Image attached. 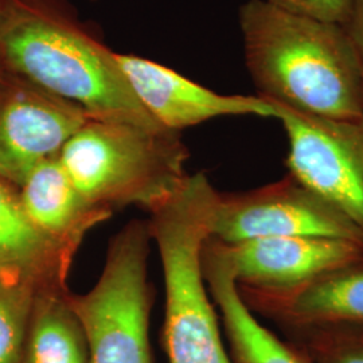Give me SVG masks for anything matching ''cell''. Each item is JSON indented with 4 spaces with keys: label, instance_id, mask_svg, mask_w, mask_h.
Wrapping results in <instances>:
<instances>
[{
    "label": "cell",
    "instance_id": "cell-15",
    "mask_svg": "<svg viewBox=\"0 0 363 363\" xmlns=\"http://www.w3.org/2000/svg\"><path fill=\"white\" fill-rule=\"evenodd\" d=\"M69 294V288L37 294L22 363H91L88 335Z\"/></svg>",
    "mask_w": 363,
    "mask_h": 363
},
{
    "label": "cell",
    "instance_id": "cell-10",
    "mask_svg": "<svg viewBox=\"0 0 363 363\" xmlns=\"http://www.w3.org/2000/svg\"><path fill=\"white\" fill-rule=\"evenodd\" d=\"M238 291L250 311L283 333L331 325L363 327V257L292 286H238Z\"/></svg>",
    "mask_w": 363,
    "mask_h": 363
},
{
    "label": "cell",
    "instance_id": "cell-16",
    "mask_svg": "<svg viewBox=\"0 0 363 363\" xmlns=\"http://www.w3.org/2000/svg\"><path fill=\"white\" fill-rule=\"evenodd\" d=\"M284 335L315 363H363V327H313Z\"/></svg>",
    "mask_w": 363,
    "mask_h": 363
},
{
    "label": "cell",
    "instance_id": "cell-14",
    "mask_svg": "<svg viewBox=\"0 0 363 363\" xmlns=\"http://www.w3.org/2000/svg\"><path fill=\"white\" fill-rule=\"evenodd\" d=\"M19 196L27 216L42 232L77 244L113 214L85 198L58 156L45 160L28 174L19 187Z\"/></svg>",
    "mask_w": 363,
    "mask_h": 363
},
{
    "label": "cell",
    "instance_id": "cell-19",
    "mask_svg": "<svg viewBox=\"0 0 363 363\" xmlns=\"http://www.w3.org/2000/svg\"><path fill=\"white\" fill-rule=\"evenodd\" d=\"M345 27L350 34L363 77V0H355L350 21Z\"/></svg>",
    "mask_w": 363,
    "mask_h": 363
},
{
    "label": "cell",
    "instance_id": "cell-6",
    "mask_svg": "<svg viewBox=\"0 0 363 363\" xmlns=\"http://www.w3.org/2000/svg\"><path fill=\"white\" fill-rule=\"evenodd\" d=\"M327 237L359 242L362 234L337 208L296 177L241 193H220L210 237L235 244L267 237Z\"/></svg>",
    "mask_w": 363,
    "mask_h": 363
},
{
    "label": "cell",
    "instance_id": "cell-12",
    "mask_svg": "<svg viewBox=\"0 0 363 363\" xmlns=\"http://www.w3.org/2000/svg\"><path fill=\"white\" fill-rule=\"evenodd\" d=\"M81 244L54 238L30 220L19 189L0 178V281L66 289Z\"/></svg>",
    "mask_w": 363,
    "mask_h": 363
},
{
    "label": "cell",
    "instance_id": "cell-3",
    "mask_svg": "<svg viewBox=\"0 0 363 363\" xmlns=\"http://www.w3.org/2000/svg\"><path fill=\"white\" fill-rule=\"evenodd\" d=\"M217 195L203 172L189 174L175 194L150 211L148 226L164 276L169 363H233L201 262Z\"/></svg>",
    "mask_w": 363,
    "mask_h": 363
},
{
    "label": "cell",
    "instance_id": "cell-4",
    "mask_svg": "<svg viewBox=\"0 0 363 363\" xmlns=\"http://www.w3.org/2000/svg\"><path fill=\"white\" fill-rule=\"evenodd\" d=\"M181 133L89 118L60 152L70 179L99 208L136 206L148 213L187 178Z\"/></svg>",
    "mask_w": 363,
    "mask_h": 363
},
{
    "label": "cell",
    "instance_id": "cell-11",
    "mask_svg": "<svg viewBox=\"0 0 363 363\" xmlns=\"http://www.w3.org/2000/svg\"><path fill=\"white\" fill-rule=\"evenodd\" d=\"M211 240L228 261L237 286L250 288L292 286L363 257L362 244L327 237H267L235 244Z\"/></svg>",
    "mask_w": 363,
    "mask_h": 363
},
{
    "label": "cell",
    "instance_id": "cell-2",
    "mask_svg": "<svg viewBox=\"0 0 363 363\" xmlns=\"http://www.w3.org/2000/svg\"><path fill=\"white\" fill-rule=\"evenodd\" d=\"M0 65L79 105L91 118L164 130L130 89L117 52L84 26L66 0H0Z\"/></svg>",
    "mask_w": 363,
    "mask_h": 363
},
{
    "label": "cell",
    "instance_id": "cell-18",
    "mask_svg": "<svg viewBox=\"0 0 363 363\" xmlns=\"http://www.w3.org/2000/svg\"><path fill=\"white\" fill-rule=\"evenodd\" d=\"M289 13L346 26L355 0H265Z\"/></svg>",
    "mask_w": 363,
    "mask_h": 363
},
{
    "label": "cell",
    "instance_id": "cell-7",
    "mask_svg": "<svg viewBox=\"0 0 363 363\" xmlns=\"http://www.w3.org/2000/svg\"><path fill=\"white\" fill-rule=\"evenodd\" d=\"M271 104L286 132L288 172L337 208L363 237V118L333 120Z\"/></svg>",
    "mask_w": 363,
    "mask_h": 363
},
{
    "label": "cell",
    "instance_id": "cell-13",
    "mask_svg": "<svg viewBox=\"0 0 363 363\" xmlns=\"http://www.w3.org/2000/svg\"><path fill=\"white\" fill-rule=\"evenodd\" d=\"M201 262L233 363H315L296 345L267 328L247 308L228 261L210 238L202 247Z\"/></svg>",
    "mask_w": 363,
    "mask_h": 363
},
{
    "label": "cell",
    "instance_id": "cell-9",
    "mask_svg": "<svg viewBox=\"0 0 363 363\" xmlns=\"http://www.w3.org/2000/svg\"><path fill=\"white\" fill-rule=\"evenodd\" d=\"M117 61L139 103L164 130L181 133L218 117L276 116L273 105L259 96L220 94L133 54L117 52Z\"/></svg>",
    "mask_w": 363,
    "mask_h": 363
},
{
    "label": "cell",
    "instance_id": "cell-5",
    "mask_svg": "<svg viewBox=\"0 0 363 363\" xmlns=\"http://www.w3.org/2000/svg\"><path fill=\"white\" fill-rule=\"evenodd\" d=\"M148 220H130L112 237L97 283L69 301L85 327L91 363H152Z\"/></svg>",
    "mask_w": 363,
    "mask_h": 363
},
{
    "label": "cell",
    "instance_id": "cell-17",
    "mask_svg": "<svg viewBox=\"0 0 363 363\" xmlns=\"http://www.w3.org/2000/svg\"><path fill=\"white\" fill-rule=\"evenodd\" d=\"M35 288L0 281V363L23 362Z\"/></svg>",
    "mask_w": 363,
    "mask_h": 363
},
{
    "label": "cell",
    "instance_id": "cell-8",
    "mask_svg": "<svg viewBox=\"0 0 363 363\" xmlns=\"http://www.w3.org/2000/svg\"><path fill=\"white\" fill-rule=\"evenodd\" d=\"M89 118L79 105L0 65V178L19 189Z\"/></svg>",
    "mask_w": 363,
    "mask_h": 363
},
{
    "label": "cell",
    "instance_id": "cell-1",
    "mask_svg": "<svg viewBox=\"0 0 363 363\" xmlns=\"http://www.w3.org/2000/svg\"><path fill=\"white\" fill-rule=\"evenodd\" d=\"M257 96L301 113L363 118V77L347 28L247 0L238 11Z\"/></svg>",
    "mask_w": 363,
    "mask_h": 363
}]
</instances>
